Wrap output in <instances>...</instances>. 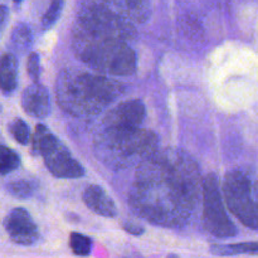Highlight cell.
<instances>
[{"label": "cell", "mask_w": 258, "mask_h": 258, "mask_svg": "<svg viewBox=\"0 0 258 258\" xmlns=\"http://www.w3.org/2000/svg\"><path fill=\"white\" fill-rule=\"evenodd\" d=\"M22 107L32 117L47 118L50 113V96L47 88L40 83H32L25 87L22 95Z\"/></svg>", "instance_id": "cell-11"}, {"label": "cell", "mask_w": 258, "mask_h": 258, "mask_svg": "<svg viewBox=\"0 0 258 258\" xmlns=\"http://www.w3.org/2000/svg\"><path fill=\"white\" fill-rule=\"evenodd\" d=\"M123 229L127 233L133 234V236H141L144 233L143 227L136 223H133V222H126V223H123Z\"/></svg>", "instance_id": "cell-23"}, {"label": "cell", "mask_w": 258, "mask_h": 258, "mask_svg": "<svg viewBox=\"0 0 258 258\" xmlns=\"http://www.w3.org/2000/svg\"><path fill=\"white\" fill-rule=\"evenodd\" d=\"M86 206L98 216L113 218L117 216V208L113 199L98 185H88L82 194Z\"/></svg>", "instance_id": "cell-12"}, {"label": "cell", "mask_w": 258, "mask_h": 258, "mask_svg": "<svg viewBox=\"0 0 258 258\" xmlns=\"http://www.w3.org/2000/svg\"><path fill=\"white\" fill-rule=\"evenodd\" d=\"M20 165V158L14 150L7 148V146H2V151H0V173L2 175H8L15 169L19 168Z\"/></svg>", "instance_id": "cell-19"}, {"label": "cell", "mask_w": 258, "mask_h": 258, "mask_svg": "<svg viewBox=\"0 0 258 258\" xmlns=\"http://www.w3.org/2000/svg\"><path fill=\"white\" fill-rule=\"evenodd\" d=\"M166 258H179V257L176 256V254H169V256L166 257Z\"/></svg>", "instance_id": "cell-26"}, {"label": "cell", "mask_w": 258, "mask_h": 258, "mask_svg": "<svg viewBox=\"0 0 258 258\" xmlns=\"http://www.w3.org/2000/svg\"><path fill=\"white\" fill-rule=\"evenodd\" d=\"M203 197V226L207 232L219 239L232 238L237 234V228L227 214L223 204L218 176L208 174L202 184Z\"/></svg>", "instance_id": "cell-8"}, {"label": "cell", "mask_w": 258, "mask_h": 258, "mask_svg": "<svg viewBox=\"0 0 258 258\" xmlns=\"http://www.w3.org/2000/svg\"><path fill=\"white\" fill-rule=\"evenodd\" d=\"M222 193L229 211L251 229H258V201L252 194V183L239 170L226 174L222 183Z\"/></svg>", "instance_id": "cell-7"}, {"label": "cell", "mask_w": 258, "mask_h": 258, "mask_svg": "<svg viewBox=\"0 0 258 258\" xmlns=\"http://www.w3.org/2000/svg\"><path fill=\"white\" fill-rule=\"evenodd\" d=\"M4 229L10 241L19 246H32L39 241V229L25 208H14L5 216Z\"/></svg>", "instance_id": "cell-9"}, {"label": "cell", "mask_w": 258, "mask_h": 258, "mask_svg": "<svg viewBox=\"0 0 258 258\" xmlns=\"http://www.w3.org/2000/svg\"><path fill=\"white\" fill-rule=\"evenodd\" d=\"M158 135L141 128H103L95 139L98 159L113 169H125L155 154Z\"/></svg>", "instance_id": "cell-3"}, {"label": "cell", "mask_w": 258, "mask_h": 258, "mask_svg": "<svg viewBox=\"0 0 258 258\" xmlns=\"http://www.w3.org/2000/svg\"><path fill=\"white\" fill-rule=\"evenodd\" d=\"M198 165L179 150L155 153L138 169L130 191V207L143 218L165 227L189 221L202 188Z\"/></svg>", "instance_id": "cell-1"}, {"label": "cell", "mask_w": 258, "mask_h": 258, "mask_svg": "<svg viewBox=\"0 0 258 258\" xmlns=\"http://www.w3.org/2000/svg\"><path fill=\"white\" fill-rule=\"evenodd\" d=\"M211 253L214 256L229 257L238 254H249L258 256V242H247V243L236 244H212Z\"/></svg>", "instance_id": "cell-15"}, {"label": "cell", "mask_w": 258, "mask_h": 258, "mask_svg": "<svg viewBox=\"0 0 258 258\" xmlns=\"http://www.w3.org/2000/svg\"><path fill=\"white\" fill-rule=\"evenodd\" d=\"M113 7L120 10L121 15H125L128 19L135 22H145L150 15L151 5L148 2H122L113 3Z\"/></svg>", "instance_id": "cell-16"}, {"label": "cell", "mask_w": 258, "mask_h": 258, "mask_svg": "<svg viewBox=\"0 0 258 258\" xmlns=\"http://www.w3.org/2000/svg\"><path fill=\"white\" fill-rule=\"evenodd\" d=\"M7 17H8V8L5 4L0 5V29H4L5 23H7Z\"/></svg>", "instance_id": "cell-24"}, {"label": "cell", "mask_w": 258, "mask_h": 258, "mask_svg": "<svg viewBox=\"0 0 258 258\" xmlns=\"http://www.w3.org/2000/svg\"><path fill=\"white\" fill-rule=\"evenodd\" d=\"M32 150L42 156L49 173L55 178L78 179L85 175V168L73 158L64 144L44 125L35 126Z\"/></svg>", "instance_id": "cell-6"}, {"label": "cell", "mask_w": 258, "mask_h": 258, "mask_svg": "<svg viewBox=\"0 0 258 258\" xmlns=\"http://www.w3.org/2000/svg\"><path fill=\"white\" fill-rule=\"evenodd\" d=\"M254 197H256V199L258 201V181L256 183V185H254Z\"/></svg>", "instance_id": "cell-25"}, {"label": "cell", "mask_w": 258, "mask_h": 258, "mask_svg": "<svg viewBox=\"0 0 258 258\" xmlns=\"http://www.w3.org/2000/svg\"><path fill=\"white\" fill-rule=\"evenodd\" d=\"M10 49L13 54L23 55L29 52L33 47V32L25 23H18L14 25L10 34Z\"/></svg>", "instance_id": "cell-14"}, {"label": "cell", "mask_w": 258, "mask_h": 258, "mask_svg": "<svg viewBox=\"0 0 258 258\" xmlns=\"http://www.w3.org/2000/svg\"><path fill=\"white\" fill-rule=\"evenodd\" d=\"M72 39L76 54L93 70L115 76H130L136 71L135 52L125 40Z\"/></svg>", "instance_id": "cell-4"}, {"label": "cell", "mask_w": 258, "mask_h": 258, "mask_svg": "<svg viewBox=\"0 0 258 258\" xmlns=\"http://www.w3.org/2000/svg\"><path fill=\"white\" fill-rule=\"evenodd\" d=\"M9 134L20 145H27L32 139L29 127L22 118H15L14 121H12V123L9 125Z\"/></svg>", "instance_id": "cell-20"}, {"label": "cell", "mask_w": 258, "mask_h": 258, "mask_svg": "<svg viewBox=\"0 0 258 258\" xmlns=\"http://www.w3.org/2000/svg\"><path fill=\"white\" fill-rule=\"evenodd\" d=\"M72 30V38L87 39H121L127 42L134 35L133 25L107 3L82 5Z\"/></svg>", "instance_id": "cell-5"}, {"label": "cell", "mask_w": 258, "mask_h": 258, "mask_svg": "<svg viewBox=\"0 0 258 258\" xmlns=\"http://www.w3.org/2000/svg\"><path fill=\"white\" fill-rule=\"evenodd\" d=\"M38 188L39 185L37 181L30 180V179H15V180L8 181L4 185L5 191L9 196H12L13 198L22 199V201L34 197Z\"/></svg>", "instance_id": "cell-17"}, {"label": "cell", "mask_w": 258, "mask_h": 258, "mask_svg": "<svg viewBox=\"0 0 258 258\" xmlns=\"http://www.w3.org/2000/svg\"><path fill=\"white\" fill-rule=\"evenodd\" d=\"M28 76L33 80V83H39L40 77V66H39V55L35 52H32L28 57L27 63Z\"/></svg>", "instance_id": "cell-22"}, {"label": "cell", "mask_w": 258, "mask_h": 258, "mask_svg": "<svg viewBox=\"0 0 258 258\" xmlns=\"http://www.w3.org/2000/svg\"><path fill=\"white\" fill-rule=\"evenodd\" d=\"M123 93L122 83L82 71H63L55 83L58 105L77 117L97 115Z\"/></svg>", "instance_id": "cell-2"}, {"label": "cell", "mask_w": 258, "mask_h": 258, "mask_svg": "<svg viewBox=\"0 0 258 258\" xmlns=\"http://www.w3.org/2000/svg\"><path fill=\"white\" fill-rule=\"evenodd\" d=\"M18 59L12 52L4 53L2 55V64H0V86H2L3 95L9 96L15 91L18 85Z\"/></svg>", "instance_id": "cell-13"}, {"label": "cell", "mask_w": 258, "mask_h": 258, "mask_svg": "<svg viewBox=\"0 0 258 258\" xmlns=\"http://www.w3.org/2000/svg\"><path fill=\"white\" fill-rule=\"evenodd\" d=\"M145 105L141 100H130L108 111L103 128H139L145 118Z\"/></svg>", "instance_id": "cell-10"}, {"label": "cell", "mask_w": 258, "mask_h": 258, "mask_svg": "<svg viewBox=\"0 0 258 258\" xmlns=\"http://www.w3.org/2000/svg\"><path fill=\"white\" fill-rule=\"evenodd\" d=\"M63 7H64V2L63 0H55V2H53L48 7V9L43 14L42 22H40L42 23L43 30H48L57 23L58 18L62 14Z\"/></svg>", "instance_id": "cell-21"}, {"label": "cell", "mask_w": 258, "mask_h": 258, "mask_svg": "<svg viewBox=\"0 0 258 258\" xmlns=\"http://www.w3.org/2000/svg\"><path fill=\"white\" fill-rule=\"evenodd\" d=\"M68 242H70V248L72 249V252L76 256L87 257L92 252V239L90 237L85 236V234L78 233V232H72L70 234Z\"/></svg>", "instance_id": "cell-18"}]
</instances>
